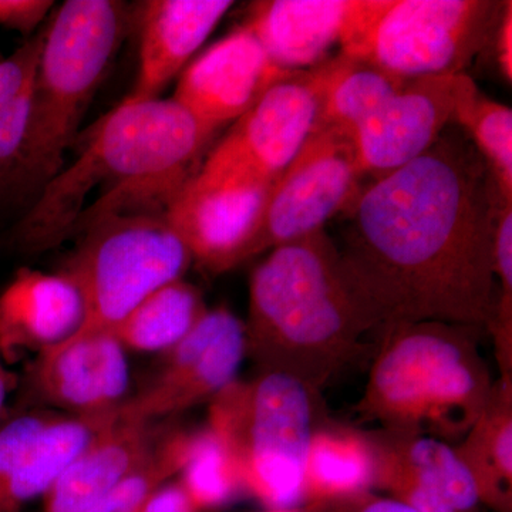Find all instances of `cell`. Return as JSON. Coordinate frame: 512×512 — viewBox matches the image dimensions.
<instances>
[{
	"label": "cell",
	"mask_w": 512,
	"mask_h": 512,
	"mask_svg": "<svg viewBox=\"0 0 512 512\" xmlns=\"http://www.w3.org/2000/svg\"><path fill=\"white\" fill-rule=\"evenodd\" d=\"M348 6L349 0H264L251 6L245 25L276 67L302 72L330 59Z\"/></svg>",
	"instance_id": "cell-20"
},
{
	"label": "cell",
	"mask_w": 512,
	"mask_h": 512,
	"mask_svg": "<svg viewBox=\"0 0 512 512\" xmlns=\"http://www.w3.org/2000/svg\"><path fill=\"white\" fill-rule=\"evenodd\" d=\"M52 6L47 0H0V25L26 35L43 22Z\"/></svg>",
	"instance_id": "cell-33"
},
{
	"label": "cell",
	"mask_w": 512,
	"mask_h": 512,
	"mask_svg": "<svg viewBox=\"0 0 512 512\" xmlns=\"http://www.w3.org/2000/svg\"><path fill=\"white\" fill-rule=\"evenodd\" d=\"M481 328L402 323L382 330L357 410L382 429L460 441L493 389Z\"/></svg>",
	"instance_id": "cell-4"
},
{
	"label": "cell",
	"mask_w": 512,
	"mask_h": 512,
	"mask_svg": "<svg viewBox=\"0 0 512 512\" xmlns=\"http://www.w3.org/2000/svg\"><path fill=\"white\" fill-rule=\"evenodd\" d=\"M140 512H202L180 481H170L157 491Z\"/></svg>",
	"instance_id": "cell-34"
},
{
	"label": "cell",
	"mask_w": 512,
	"mask_h": 512,
	"mask_svg": "<svg viewBox=\"0 0 512 512\" xmlns=\"http://www.w3.org/2000/svg\"><path fill=\"white\" fill-rule=\"evenodd\" d=\"M352 134L319 130L272 185L248 258L323 231L365 187Z\"/></svg>",
	"instance_id": "cell-10"
},
{
	"label": "cell",
	"mask_w": 512,
	"mask_h": 512,
	"mask_svg": "<svg viewBox=\"0 0 512 512\" xmlns=\"http://www.w3.org/2000/svg\"><path fill=\"white\" fill-rule=\"evenodd\" d=\"M288 73L271 62L252 29L242 25L185 67L171 99L214 136Z\"/></svg>",
	"instance_id": "cell-15"
},
{
	"label": "cell",
	"mask_w": 512,
	"mask_h": 512,
	"mask_svg": "<svg viewBox=\"0 0 512 512\" xmlns=\"http://www.w3.org/2000/svg\"><path fill=\"white\" fill-rule=\"evenodd\" d=\"M37 402L67 416H104L128 399L130 366L113 332H76L36 355L28 372Z\"/></svg>",
	"instance_id": "cell-14"
},
{
	"label": "cell",
	"mask_w": 512,
	"mask_h": 512,
	"mask_svg": "<svg viewBox=\"0 0 512 512\" xmlns=\"http://www.w3.org/2000/svg\"><path fill=\"white\" fill-rule=\"evenodd\" d=\"M498 0H349L340 53L402 79L464 74L490 46Z\"/></svg>",
	"instance_id": "cell-7"
},
{
	"label": "cell",
	"mask_w": 512,
	"mask_h": 512,
	"mask_svg": "<svg viewBox=\"0 0 512 512\" xmlns=\"http://www.w3.org/2000/svg\"><path fill=\"white\" fill-rule=\"evenodd\" d=\"M457 124L487 165L498 194L512 201V110L474 87L458 107Z\"/></svg>",
	"instance_id": "cell-26"
},
{
	"label": "cell",
	"mask_w": 512,
	"mask_h": 512,
	"mask_svg": "<svg viewBox=\"0 0 512 512\" xmlns=\"http://www.w3.org/2000/svg\"><path fill=\"white\" fill-rule=\"evenodd\" d=\"M476 86L466 73L407 80L392 99L353 130L363 175L377 180L426 153L454 124L461 101Z\"/></svg>",
	"instance_id": "cell-12"
},
{
	"label": "cell",
	"mask_w": 512,
	"mask_h": 512,
	"mask_svg": "<svg viewBox=\"0 0 512 512\" xmlns=\"http://www.w3.org/2000/svg\"><path fill=\"white\" fill-rule=\"evenodd\" d=\"M296 512H420L409 505L394 500L389 495L377 494L375 491H363L316 501L296 508Z\"/></svg>",
	"instance_id": "cell-32"
},
{
	"label": "cell",
	"mask_w": 512,
	"mask_h": 512,
	"mask_svg": "<svg viewBox=\"0 0 512 512\" xmlns=\"http://www.w3.org/2000/svg\"><path fill=\"white\" fill-rule=\"evenodd\" d=\"M178 481L202 512L220 510L245 494L231 451L208 424L192 431L190 453Z\"/></svg>",
	"instance_id": "cell-28"
},
{
	"label": "cell",
	"mask_w": 512,
	"mask_h": 512,
	"mask_svg": "<svg viewBox=\"0 0 512 512\" xmlns=\"http://www.w3.org/2000/svg\"><path fill=\"white\" fill-rule=\"evenodd\" d=\"M375 457L367 431L323 419L309 444L303 505L373 490Z\"/></svg>",
	"instance_id": "cell-22"
},
{
	"label": "cell",
	"mask_w": 512,
	"mask_h": 512,
	"mask_svg": "<svg viewBox=\"0 0 512 512\" xmlns=\"http://www.w3.org/2000/svg\"><path fill=\"white\" fill-rule=\"evenodd\" d=\"M84 322L82 293L70 276L22 268L0 292V356L6 365L39 355Z\"/></svg>",
	"instance_id": "cell-17"
},
{
	"label": "cell",
	"mask_w": 512,
	"mask_h": 512,
	"mask_svg": "<svg viewBox=\"0 0 512 512\" xmlns=\"http://www.w3.org/2000/svg\"><path fill=\"white\" fill-rule=\"evenodd\" d=\"M367 436L375 457L373 490L420 512H481L473 478L446 441L387 429Z\"/></svg>",
	"instance_id": "cell-16"
},
{
	"label": "cell",
	"mask_w": 512,
	"mask_h": 512,
	"mask_svg": "<svg viewBox=\"0 0 512 512\" xmlns=\"http://www.w3.org/2000/svg\"><path fill=\"white\" fill-rule=\"evenodd\" d=\"M322 393L282 373L235 380L210 402L208 426L227 444L245 494L265 510L303 505L306 456L325 419Z\"/></svg>",
	"instance_id": "cell-6"
},
{
	"label": "cell",
	"mask_w": 512,
	"mask_h": 512,
	"mask_svg": "<svg viewBox=\"0 0 512 512\" xmlns=\"http://www.w3.org/2000/svg\"><path fill=\"white\" fill-rule=\"evenodd\" d=\"M114 412L94 417L63 413L57 416L23 458L18 473L0 501V512H23L33 500L45 497Z\"/></svg>",
	"instance_id": "cell-24"
},
{
	"label": "cell",
	"mask_w": 512,
	"mask_h": 512,
	"mask_svg": "<svg viewBox=\"0 0 512 512\" xmlns=\"http://www.w3.org/2000/svg\"><path fill=\"white\" fill-rule=\"evenodd\" d=\"M45 30L0 60V113L9 109L35 84Z\"/></svg>",
	"instance_id": "cell-31"
},
{
	"label": "cell",
	"mask_w": 512,
	"mask_h": 512,
	"mask_svg": "<svg viewBox=\"0 0 512 512\" xmlns=\"http://www.w3.org/2000/svg\"><path fill=\"white\" fill-rule=\"evenodd\" d=\"M264 512H296V508H291V510H265Z\"/></svg>",
	"instance_id": "cell-37"
},
{
	"label": "cell",
	"mask_w": 512,
	"mask_h": 512,
	"mask_svg": "<svg viewBox=\"0 0 512 512\" xmlns=\"http://www.w3.org/2000/svg\"><path fill=\"white\" fill-rule=\"evenodd\" d=\"M495 53V62L508 83L512 82V2H504L497 28L490 46Z\"/></svg>",
	"instance_id": "cell-35"
},
{
	"label": "cell",
	"mask_w": 512,
	"mask_h": 512,
	"mask_svg": "<svg viewBox=\"0 0 512 512\" xmlns=\"http://www.w3.org/2000/svg\"><path fill=\"white\" fill-rule=\"evenodd\" d=\"M163 372L119 407L127 419L154 421L211 402L247 359L244 322L229 309H208L178 345L165 353Z\"/></svg>",
	"instance_id": "cell-11"
},
{
	"label": "cell",
	"mask_w": 512,
	"mask_h": 512,
	"mask_svg": "<svg viewBox=\"0 0 512 512\" xmlns=\"http://www.w3.org/2000/svg\"><path fill=\"white\" fill-rule=\"evenodd\" d=\"M208 312L200 289L185 279L168 282L138 303L114 335L124 349L164 352L173 349Z\"/></svg>",
	"instance_id": "cell-25"
},
{
	"label": "cell",
	"mask_w": 512,
	"mask_h": 512,
	"mask_svg": "<svg viewBox=\"0 0 512 512\" xmlns=\"http://www.w3.org/2000/svg\"><path fill=\"white\" fill-rule=\"evenodd\" d=\"M498 191L457 124L412 163L359 192L338 247L377 336L402 323L487 328L497 302L493 228Z\"/></svg>",
	"instance_id": "cell-1"
},
{
	"label": "cell",
	"mask_w": 512,
	"mask_h": 512,
	"mask_svg": "<svg viewBox=\"0 0 512 512\" xmlns=\"http://www.w3.org/2000/svg\"><path fill=\"white\" fill-rule=\"evenodd\" d=\"M211 138L174 99H124L39 191L16 229L20 247L46 251L107 218L165 214Z\"/></svg>",
	"instance_id": "cell-2"
},
{
	"label": "cell",
	"mask_w": 512,
	"mask_h": 512,
	"mask_svg": "<svg viewBox=\"0 0 512 512\" xmlns=\"http://www.w3.org/2000/svg\"><path fill=\"white\" fill-rule=\"evenodd\" d=\"M454 451L476 485L481 505L512 510V375L494 380L490 397Z\"/></svg>",
	"instance_id": "cell-21"
},
{
	"label": "cell",
	"mask_w": 512,
	"mask_h": 512,
	"mask_svg": "<svg viewBox=\"0 0 512 512\" xmlns=\"http://www.w3.org/2000/svg\"><path fill=\"white\" fill-rule=\"evenodd\" d=\"M16 384H18V377L12 373L3 357L0 356V419L5 410L6 400H8L10 392L15 389Z\"/></svg>",
	"instance_id": "cell-36"
},
{
	"label": "cell",
	"mask_w": 512,
	"mask_h": 512,
	"mask_svg": "<svg viewBox=\"0 0 512 512\" xmlns=\"http://www.w3.org/2000/svg\"><path fill=\"white\" fill-rule=\"evenodd\" d=\"M127 25V6L114 0H67L57 10L37 67L19 192L39 194L66 164Z\"/></svg>",
	"instance_id": "cell-5"
},
{
	"label": "cell",
	"mask_w": 512,
	"mask_h": 512,
	"mask_svg": "<svg viewBox=\"0 0 512 512\" xmlns=\"http://www.w3.org/2000/svg\"><path fill=\"white\" fill-rule=\"evenodd\" d=\"M192 256L165 214L107 218L79 238L64 274L84 302L77 332H113L128 313L168 282L183 279Z\"/></svg>",
	"instance_id": "cell-8"
},
{
	"label": "cell",
	"mask_w": 512,
	"mask_h": 512,
	"mask_svg": "<svg viewBox=\"0 0 512 512\" xmlns=\"http://www.w3.org/2000/svg\"><path fill=\"white\" fill-rule=\"evenodd\" d=\"M272 184L192 175L165 217L204 271L224 274L248 261Z\"/></svg>",
	"instance_id": "cell-13"
},
{
	"label": "cell",
	"mask_w": 512,
	"mask_h": 512,
	"mask_svg": "<svg viewBox=\"0 0 512 512\" xmlns=\"http://www.w3.org/2000/svg\"><path fill=\"white\" fill-rule=\"evenodd\" d=\"M60 414L39 407L13 414L8 419H0V501L10 481L18 473L29 448Z\"/></svg>",
	"instance_id": "cell-30"
},
{
	"label": "cell",
	"mask_w": 512,
	"mask_h": 512,
	"mask_svg": "<svg viewBox=\"0 0 512 512\" xmlns=\"http://www.w3.org/2000/svg\"><path fill=\"white\" fill-rule=\"evenodd\" d=\"M192 433L171 431L158 436L146 457L133 470L128 471L119 483L84 512H140L147 501L163 485L180 476L188 453Z\"/></svg>",
	"instance_id": "cell-27"
},
{
	"label": "cell",
	"mask_w": 512,
	"mask_h": 512,
	"mask_svg": "<svg viewBox=\"0 0 512 512\" xmlns=\"http://www.w3.org/2000/svg\"><path fill=\"white\" fill-rule=\"evenodd\" d=\"M322 84V64L272 84L207 154L195 177L275 183L315 130Z\"/></svg>",
	"instance_id": "cell-9"
},
{
	"label": "cell",
	"mask_w": 512,
	"mask_h": 512,
	"mask_svg": "<svg viewBox=\"0 0 512 512\" xmlns=\"http://www.w3.org/2000/svg\"><path fill=\"white\" fill-rule=\"evenodd\" d=\"M493 269L497 302L487 330L493 338L500 372L512 369V201L495 197Z\"/></svg>",
	"instance_id": "cell-29"
},
{
	"label": "cell",
	"mask_w": 512,
	"mask_h": 512,
	"mask_svg": "<svg viewBox=\"0 0 512 512\" xmlns=\"http://www.w3.org/2000/svg\"><path fill=\"white\" fill-rule=\"evenodd\" d=\"M244 328L256 372L282 373L319 393L377 335L325 229L271 249L255 266Z\"/></svg>",
	"instance_id": "cell-3"
},
{
	"label": "cell",
	"mask_w": 512,
	"mask_h": 512,
	"mask_svg": "<svg viewBox=\"0 0 512 512\" xmlns=\"http://www.w3.org/2000/svg\"><path fill=\"white\" fill-rule=\"evenodd\" d=\"M158 434L153 421L127 419L119 410L45 494L43 512H84L146 457Z\"/></svg>",
	"instance_id": "cell-19"
},
{
	"label": "cell",
	"mask_w": 512,
	"mask_h": 512,
	"mask_svg": "<svg viewBox=\"0 0 512 512\" xmlns=\"http://www.w3.org/2000/svg\"><path fill=\"white\" fill-rule=\"evenodd\" d=\"M232 5L229 0L147 2L141 15L137 79L126 100L158 99Z\"/></svg>",
	"instance_id": "cell-18"
},
{
	"label": "cell",
	"mask_w": 512,
	"mask_h": 512,
	"mask_svg": "<svg viewBox=\"0 0 512 512\" xmlns=\"http://www.w3.org/2000/svg\"><path fill=\"white\" fill-rule=\"evenodd\" d=\"M323 84L315 131L352 134L407 83L376 64L339 53L322 63Z\"/></svg>",
	"instance_id": "cell-23"
}]
</instances>
